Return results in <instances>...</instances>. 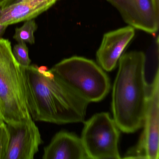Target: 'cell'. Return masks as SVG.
<instances>
[{"instance_id": "obj_1", "label": "cell", "mask_w": 159, "mask_h": 159, "mask_svg": "<svg viewBox=\"0 0 159 159\" xmlns=\"http://www.w3.org/2000/svg\"><path fill=\"white\" fill-rule=\"evenodd\" d=\"M27 100L33 120L56 124L83 122L88 102L73 92L56 74L47 78L37 66L24 67Z\"/></svg>"}, {"instance_id": "obj_2", "label": "cell", "mask_w": 159, "mask_h": 159, "mask_svg": "<svg viewBox=\"0 0 159 159\" xmlns=\"http://www.w3.org/2000/svg\"><path fill=\"white\" fill-rule=\"evenodd\" d=\"M146 56L141 51L122 55L112 88L113 120L120 130L133 133L142 127L149 95Z\"/></svg>"}, {"instance_id": "obj_3", "label": "cell", "mask_w": 159, "mask_h": 159, "mask_svg": "<svg viewBox=\"0 0 159 159\" xmlns=\"http://www.w3.org/2000/svg\"><path fill=\"white\" fill-rule=\"evenodd\" d=\"M0 116L6 123L32 118L28 107L24 68L15 58L11 42L1 38Z\"/></svg>"}, {"instance_id": "obj_4", "label": "cell", "mask_w": 159, "mask_h": 159, "mask_svg": "<svg viewBox=\"0 0 159 159\" xmlns=\"http://www.w3.org/2000/svg\"><path fill=\"white\" fill-rule=\"evenodd\" d=\"M51 70L73 92L90 103L103 100L111 88L104 70L94 61L73 56L56 64Z\"/></svg>"}, {"instance_id": "obj_5", "label": "cell", "mask_w": 159, "mask_h": 159, "mask_svg": "<svg viewBox=\"0 0 159 159\" xmlns=\"http://www.w3.org/2000/svg\"><path fill=\"white\" fill-rule=\"evenodd\" d=\"M120 130L108 112H100L84 122L82 141L89 159H120Z\"/></svg>"}, {"instance_id": "obj_6", "label": "cell", "mask_w": 159, "mask_h": 159, "mask_svg": "<svg viewBox=\"0 0 159 159\" xmlns=\"http://www.w3.org/2000/svg\"><path fill=\"white\" fill-rule=\"evenodd\" d=\"M143 132L137 144L125 154L126 159L159 158V70L157 68L152 82L149 84L148 106Z\"/></svg>"}, {"instance_id": "obj_7", "label": "cell", "mask_w": 159, "mask_h": 159, "mask_svg": "<svg viewBox=\"0 0 159 159\" xmlns=\"http://www.w3.org/2000/svg\"><path fill=\"white\" fill-rule=\"evenodd\" d=\"M117 9L124 21L135 29L154 34L158 31L159 8L153 0H107Z\"/></svg>"}, {"instance_id": "obj_8", "label": "cell", "mask_w": 159, "mask_h": 159, "mask_svg": "<svg viewBox=\"0 0 159 159\" xmlns=\"http://www.w3.org/2000/svg\"><path fill=\"white\" fill-rule=\"evenodd\" d=\"M9 133L4 159H33L42 142L40 133L32 118L16 123H6Z\"/></svg>"}, {"instance_id": "obj_9", "label": "cell", "mask_w": 159, "mask_h": 159, "mask_svg": "<svg viewBox=\"0 0 159 159\" xmlns=\"http://www.w3.org/2000/svg\"><path fill=\"white\" fill-rule=\"evenodd\" d=\"M135 29L127 26L106 33L96 52L97 61L104 70L115 68L124 50L134 39Z\"/></svg>"}, {"instance_id": "obj_10", "label": "cell", "mask_w": 159, "mask_h": 159, "mask_svg": "<svg viewBox=\"0 0 159 159\" xmlns=\"http://www.w3.org/2000/svg\"><path fill=\"white\" fill-rule=\"evenodd\" d=\"M43 159H89L81 137L62 131L57 133L44 149Z\"/></svg>"}, {"instance_id": "obj_11", "label": "cell", "mask_w": 159, "mask_h": 159, "mask_svg": "<svg viewBox=\"0 0 159 159\" xmlns=\"http://www.w3.org/2000/svg\"><path fill=\"white\" fill-rule=\"evenodd\" d=\"M57 0H22L0 8V24L9 26L34 19L50 9Z\"/></svg>"}, {"instance_id": "obj_12", "label": "cell", "mask_w": 159, "mask_h": 159, "mask_svg": "<svg viewBox=\"0 0 159 159\" xmlns=\"http://www.w3.org/2000/svg\"><path fill=\"white\" fill-rule=\"evenodd\" d=\"M38 28L34 19L26 21L22 27L16 29L13 39L18 43L34 44L35 42L34 33Z\"/></svg>"}, {"instance_id": "obj_13", "label": "cell", "mask_w": 159, "mask_h": 159, "mask_svg": "<svg viewBox=\"0 0 159 159\" xmlns=\"http://www.w3.org/2000/svg\"><path fill=\"white\" fill-rule=\"evenodd\" d=\"M12 51L15 58L21 66L26 67L30 66L31 60L29 56L26 43H17L14 46Z\"/></svg>"}, {"instance_id": "obj_14", "label": "cell", "mask_w": 159, "mask_h": 159, "mask_svg": "<svg viewBox=\"0 0 159 159\" xmlns=\"http://www.w3.org/2000/svg\"><path fill=\"white\" fill-rule=\"evenodd\" d=\"M9 133L6 123L0 125V159H5L9 144Z\"/></svg>"}, {"instance_id": "obj_15", "label": "cell", "mask_w": 159, "mask_h": 159, "mask_svg": "<svg viewBox=\"0 0 159 159\" xmlns=\"http://www.w3.org/2000/svg\"><path fill=\"white\" fill-rule=\"evenodd\" d=\"M49 70L48 68L46 66H42L40 67L37 66V70H38V72L41 74H42L43 72L47 71Z\"/></svg>"}, {"instance_id": "obj_16", "label": "cell", "mask_w": 159, "mask_h": 159, "mask_svg": "<svg viewBox=\"0 0 159 159\" xmlns=\"http://www.w3.org/2000/svg\"><path fill=\"white\" fill-rule=\"evenodd\" d=\"M8 26L0 24V35L2 36Z\"/></svg>"}, {"instance_id": "obj_17", "label": "cell", "mask_w": 159, "mask_h": 159, "mask_svg": "<svg viewBox=\"0 0 159 159\" xmlns=\"http://www.w3.org/2000/svg\"><path fill=\"white\" fill-rule=\"evenodd\" d=\"M9 0H0V8H4L7 5Z\"/></svg>"}, {"instance_id": "obj_18", "label": "cell", "mask_w": 159, "mask_h": 159, "mask_svg": "<svg viewBox=\"0 0 159 159\" xmlns=\"http://www.w3.org/2000/svg\"><path fill=\"white\" fill-rule=\"evenodd\" d=\"M21 1H22V0H9L5 7L9 6V5H11V4H14V3H17V2H19Z\"/></svg>"}, {"instance_id": "obj_19", "label": "cell", "mask_w": 159, "mask_h": 159, "mask_svg": "<svg viewBox=\"0 0 159 159\" xmlns=\"http://www.w3.org/2000/svg\"><path fill=\"white\" fill-rule=\"evenodd\" d=\"M157 8H159V0H153Z\"/></svg>"}, {"instance_id": "obj_20", "label": "cell", "mask_w": 159, "mask_h": 159, "mask_svg": "<svg viewBox=\"0 0 159 159\" xmlns=\"http://www.w3.org/2000/svg\"><path fill=\"white\" fill-rule=\"evenodd\" d=\"M3 122H4V121L3 120L2 118L1 117V116H0V125H1Z\"/></svg>"}, {"instance_id": "obj_21", "label": "cell", "mask_w": 159, "mask_h": 159, "mask_svg": "<svg viewBox=\"0 0 159 159\" xmlns=\"http://www.w3.org/2000/svg\"><path fill=\"white\" fill-rule=\"evenodd\" d=\"M1 35H0V38H1Z\"/></svg>"}, {"instance_id": "obj_22", "label": "cell", "mask_w": 159, "mask_h": 159, "mask_svg": "<svg viewBox=\"0 0 159 159\" xmlns=\"http://www.w3.org/2000/svg\"><path fill=\"white\" fill-rule=\"evenodd\" d=\"M57 1H58V0H57Z\"/></svg>"}]
</instances>
